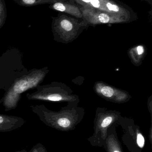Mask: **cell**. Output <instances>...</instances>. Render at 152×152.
Masks as SVG:
<instances>
[{
  "instance_id": "obj_1",
  "label": "cell",
  "mask_w": 152,
  "mask_h": 152,
  "mask_svg": "<svg viewBox=\"0 0 152 152\" xmlns=\"http://www.w3.org/2000/svg\"><path fill=\"white\" fill-rule=\"evenodd\" d=\"M78 103H68V106L59 113H48L44 116L43 121L49 126L61 131L72 130L84 115V110L77 107Z\"/></svg>"
},
{
  "instance_id": "obj_2",
  "label": "cell",
  "mask_w": 152,
  "mask_h": 152,
  "mask_svg": "<svg viewBox=\"0 0 152 152\" xmlns=\"http://www.w3.org/2000/svg\"><path fill=\"white\" fill-rule=\"evenodd\" d=\"M120 113L117 111L98 108L94 121V133L88 140L94 146L104 145L108 136V129L119 120Z\"/></svg>"
},
{
  "instance_id": "obj_3",
  "label": "cell",
  "mask_w": 152,
  "mask_h": 152,
  "mask_svg": "<svg viewBox=\"0 0 152 152\" xmlns=\"http://www.w3.org/2000/svg\"><path fill=\"white\" fill-rule=\"evenodd\" d=\"M52 30L60 42L68 43L75 40L81 32V25L69 19L64 15L53 18Z\"/></svg>"
},
{
  "instance_id": "obj_4",
  "label": "cell",
  "mask_w": 152,
  "mask_h": 152,
  "mask_svg": "<svg viewBox=\"0 0 152 152\" xmlns=\"http://www.w3.org/2000/svg\"><path fill=\"white\" fill-rule=\"evenodd\" d=\"M95 92L99 96L108 102L124 103L131 98L129 93L125 90L109 85L103 81H97L94 86Z\"/></svg>"
},
{
  "instance_id": "obj_5",
  "label": "cell",
  "mask_w": 152,
  "mask_h": 152,
  "mask_svg": "<svg viewBox=\"0 0 152 152\" xmlns=\"http://www.w3.org/2000/svg\"><path fill=\"white\" fill-rule=\"evenodd\" d=\"M83 13L87 20L92 24H107L122 22L123 20L120 19L117 15L94 10L85 9Z\"/></svg>"
},
{
  "instance_id": "obj_6",
  "label": "cell",
  "mask_w": 152,
  "mask_h": 152,
  "mask_svg": "<svg viewBox=\"0 0 152 152\" xmlns=\"http://www.w3.org/2000/svg\"><path fill=\"white\" fill-rule=\"evenodd\" d=\"M24 124L20 118L0 115V132H10L19 128Z\"/></svg>"
},
{
  "instance_id": "obj_7",
  "label": "cell",
  "mask_w": 152,
  "mask_h": 152,
  "mask_svg": "<svg viewBox=\"0 0 152 152\" xmlns=\"http://www.w3.org/2000/svg\"><path fill=\"white\" fill-rule=\"evenodd\" d=\"M146 53L145 46L142 45L130 48L128 52L131 62L135 66H139L142 64Z\"/></svg>"
},
{
  "instance_id": "obj_8",
  "label": "cell",
  "mask_w": 152,
  "mask_h": 152,
  "mask_svg": "<svg viewBox=\"0 0 152 152\" xmlns=\"http://www.w3.org/2000/svg\"><path fill=\"white\" fill-rule=\"evenodd\" d=\"M49 8L58 11L65 12L74 15L79 18H81L82 15L77 7L59 1L52 4Z\"/></svg>"
},
{
  "instance_id": "obj_9",
  "label": "cell",
  "mask_w": 152,
  "mask_h": 152,
  "mask_svg": "<svg viewBox=\"0 0 152 152\" xmlns=\"http://www.w3.org/2000/svg\"><path fill=\"white\" fill-rule=\"evenodd\" d=\"M38 79L32 78L26 80H21L17 82L13 88L14 92L16 94H20L30 88L35 86L38 82Z\"/></svg>"
},
{
  "instance_id": "obj_10",
  "label": "cell",
  "mask_w": 152,
  "mask_h": 152,
  "mask_svg": "<svg viewBox=\"0 0 152 152\" xmlns=\"http://www.w3.org/2000/svg\"><path fill=\"white\" fill-rule=\"evenodd\" d=\"M105 143L107 152H123L120 143L114 134L107 136Z\"/></svg>"
},
{
  "instance_id": "obj_11",
  "label": "cell",
  "mask_w": 152,
  "mask_h": 152,
  "mask_svg": "<svg viewBox=\"0 0 152 152\" xmlns=\"http://www.w3.org/2000/svg\"><path fill=\"white\" fill-rule=\"evenodd\" d=\"M18 5L24 7H32L40 4L54 3L59 0H13Z\"/></svg>"
},
{
  "instance_id": "obj_12",
  "label": "cell",
  "mask_w": 152,
  "mask_h": 152,
  "mask_svg": "<svg viewBox=\"0 0 152 152\" xmlns=\"http://www.w3.org/2000/svg\"><path fill=\"white\" fill-rule=\"evenodd\" d=\"M82 2L89 4V6L93 7L95 9H99L100 10L103 11L104 12H109L106 8V4H102V2H101L100 0H81ZM112 14V13H111Z\"/></svg>"
},
{
  "instance_id": "obj_13",
  "label": "cell",
  "mask_w": 152,
  "mask_h": 152,
  "mask_svg": "<svg viewBox=\"0 0 152 152\" xmlns=\"http://www.w3.org/2000/svg\"><path fill=\"white\" fill-rule=\"evenodd\" d=\"M7 18L5 0H0V28L4 26Z\"/></svg>"
},
{
  "instance_id": "obj_14",
  "label": "cell",
  "mask_w": 152,
  "mask_h": 152,
  "mask_svg": "<svg viewBox=\"0 0 152 152\" xmlns=\"http://www.w3.org/2000/svg\"><path fill=\"white\" fill-rule=\"evenodd\" d=\"M136 140L137 144L139 146V148L142 149L144 147L145 144V140L144 137L142 134V133L140 132L138 129H136Z\"/></svg>"
},
{
  "instance_id": "obj_15",
  "label": "cell",
  "mask_w": 152,
  "mask_h": 152,
  "mask_svg": "<svg viewBox=\"0 0 152 152\" xmlns=\"http://www.w3.org/2000/svg\"><path fill=\"white\" fill-rule=\"evenodd\" d=\"M29 152H47L46 148L41 143H37L34 145Z\"/></svg>"
},
{
  "instance_id": "obj_16",
  "label": "cell",
  "mask_w": 152,
  "mask_h": 152,
  "mask_svg": "<svg viewBox=\"0 0 152 152\" xmlns=\"http://www.w3.org/2000/svg\"><path fill=\"white\" fill-rule=\"evenodd\" d=\"M15 152H28L26 151L25 149H23V150H21V151H17Z\"/></svg>"
}]
</instances>
